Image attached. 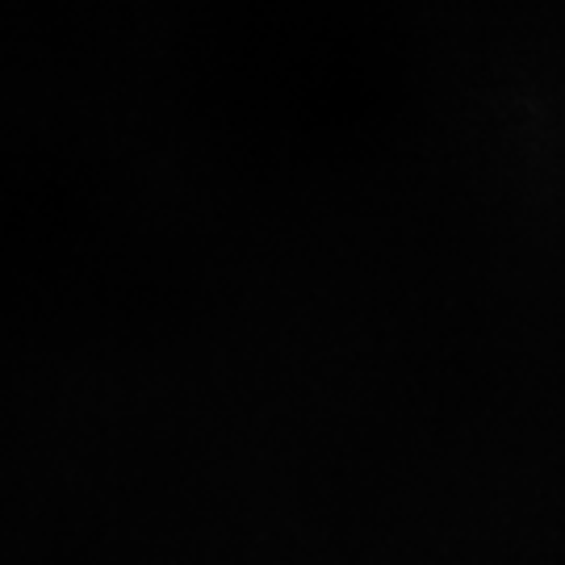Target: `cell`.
Listing matches in <instances>:
<instances>
[]
</instances>
